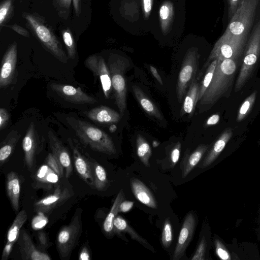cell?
<instances>
[{
  "label": "cell",
  "mask_w": 260,
  "mask_h": 260,
  "mask_svg": "<svg viewBox=\"0 0 260 260\" xmlns=\"http://www.w3.org/2000/svg\"><path fill=\"white\" fill-rule=\"evenodd\" d=\"M212 80L200 101V105H212L232 88L237 69L236 59H217Z\"/></svg>",
  "instance_id": "6da1fadb"
},
{
  "label": "cell",
  "mask_w": 260,
  "mask_h": 260,
  "mask_svg": "<svg viewBox=\"0 0 260 260\" xmlns=\"http://www.w3.org/2000/svg\"><path fill=\"white\" fill-rule=\"evenodd\" d=\"M70 125L81 141L94 151L109 155L116 153L112 139L101 129L82 120H72Z\"/></svg>",
  "instance_id": "7a4b0ae2"
},
{
  "label": "cell",
  "mask_w": 260,
  "mask_h": 260,
  "mask_svg": "<svg viewBox=\"0 0 260 260\" xmlns=\"http://www.w3.org/2000/svg\"><path fill=\"white\" fill-rule=\"evenodd\" d=\"M23 17L38 40L44 48L59 61L66 63L69 57L52 29L46 24L44 19L36 13H25Z\"/></svg>",
  "instance_id": "3957f363"
},
{
  "label": "cell",
  "mask_w": 260,
  "mask_h": 260,
  "mask_svg": "<svg viewBox=\"0 0 260 260\" xmlns=\"http://www.w3.org/2000/svg\"><path fill=\"white\" fill-rule=\"evenodd\" d=\"M112 88L114 92L115 104L122 116L126 108V84L125 73L129 67L126 59L118 55H111L108 60Z\"/></svg>",
  "instance_id": "277c9868"
},
{
  "label": "cell",
  "mask_w": 260,
  "mask_h": 260,
  "mask_svg": "<svg viewBox=\"0 0 260 260\" xmlns=\"http://www.w3.org/2000/svg\"><path fill=\"white\" fill-rule=\"evenodd\" d=\"M258 2L259 0H242L224 33L236 37H247Z\"/></svg>",
  "instance_id": "5b68a950"
},
{
  "label": "cell",
  "mask_w": 260,
  "mask_h": 260,
  "mask_svg": "<svg viewBox=\"0 0 260 260\" xmlns=\"http://www.w3.org/2000/svg\"><path fill=\"white\" fill-rule=\"evenodd\" d=\"M260 55V20L255 25L247 45L235 91L240 90L250 76Z\"/></svg>",
  "instance_id": "8992f818"
},
{
  "label": "cell",
  "mask_w": 260,
  "mask_h": 260,
  "mask_svg": "<svg viewBox=\"0 0 260 260\" xmlns=\"http://www.w3.org/2000/svg\"><path fill=\"white\" fill-rule=\"evenodd\" d=\"M246 40V37H236L223 33L215 43L204 68L215 59H237L242 53Z\"/></svg>",
  "instance_id": "52a82bcc"
},
{
  "label": "cell",
  "mask_w": 260,
  "mask_h": 260,
  "mask_svg": "<svg viewBox=\"0 0 260 260\" xmlns=\"http://www.w3.org/2000/svg\"><path fill=\"white\" fill-rule=\"evenodd\" d=\"M80 214L76 211L70 223L61 228L56 239V245L61 257L70 256L82 233Z\"/></svg>",
  "instance_id": "ba28073f"
},
{
  "label": "cell",
  "mask_w": 260,
  "mask_h": 260,
  "mask_svg": "<svg viewBox=\"0 0 260 260\" xmlns=\"http://www.w3.org/2000/svg\"><path fill=\"white\" fill-rule=\"evenodd\" d=\"M199 70V54L198 51L190 50L187 51L180 70L176 85L178 101L181 103L187 90L196 78Z\"/></svg>",
  "instance_id": "9c48e42d"
},
{
  "label": "cell",
  "mask_w": 260,
  "mask_h": 260,
  "mask_svg": "<svg viewBox=\"0 0 260 260\" xmlns=\"http://www.w3.org/2000/svg\"><path fill=\"white\" fill-rule=\"evenodd\" d=\"M43 144V140L41 139L34 122H31L22 143L24 164L28 170L35 167L37 156L41 151Z\"/></svg>",
  "instance_id": "30bf717a"
},
{
  "label": "cell",
  "mask_w": 260,
  "mask_h": 260,
  "mask_svg": "<svg viewBox=\"0 0 260 260\" xmlns=\"http://www.w3.org/2000/svg\"><path fill=\"white\" fill-rule=\"evenodd\" d=\"M84 64L94 75L99 77L104 95L108 99L113 88L109 69L104 58L91 55L85 59Z\"/></svg>",
  "instance_id": "8fae6325"
},
{
  "label": "cell",
  "mask_w": 260,
  "mask_h": 260,
  "mask_svg": "<svg viewBox=\"0 0 260 260\" xmlns=\"http://www.w3.org/2000/svg\"><path fill=\"white\" fill-rule=\"evenodd\" d=\"M17 61V45L12 43L4 54L1 62L0 87L3 88L12 84L15 75Z\"/></svg>",
  "instance_id": "7c38bea8"
},
{
  "label": "cell",
  "mask_w": 260,
  "mask_h": 260,
  "mask_svg": "<svg viewBox=\"0 0 260 260\" xmlns=\"http://www.w3.org/2000/svg\"><path fill=\"white\" fill-rule=\"evenodd\" d=\"M196 225L192 212L187 214L181 229L177 244L173 255V260L180 259L184 254L193 237Z\"/></svg>",
  "instance_id": "4fadbf2b"
},
{
  "label": "cell",
  "mask_w": 260,
  "mask_h": 260,
  "mask_svg": "<svg viewBox=\"0 0 260 260\" xmlns=\"http://www.w3.org/2000/svg\"><path fill=\"white\" fill-rule=\"evenodd\" d=\"M51 89L65 100L76 104H94L96 102L93 97L84 92L80 87L69 85L52 83Z\"/></svg>",
  "instance_id": "5bb4252c"
},
{
  "label": "cell",
  "mask_w": 260,
  "mask_h": 260,
  "mask_svg": "<svg viewBox=\"0 0 260 260\" xmlns=\"http://www.w3.org/2000/svg\"><path fill=\"white\" fill-rule=\"evenodd\" d=\"M21 259L24 260H50L47 253L38 249L29 235L24 230H21L17 240Z\"/></svg>",
  "instance_id": "9a60e30c"
},
{
  "label": "cell",
  "mask_w": 260,
  "mask_h": 260,
  "mask_svg": "<svg viewBox=\"0 0 260 260\" xmlns=\"http://www.w3.org/2000/svg\"><path fill=\"white\" fill-rule=\"evenodd\" d=\"M71 195L67 188L57 186L53 194L37 201L34 208L38 213H47L67 201Z\"/></svg>",
  "instance_id": "2e32d148"
},
{
  "label": "cell",
  "mask_w": 260,
  "mask_h": 260,
  "mask_svg": "<svg viewBox=\"0 0 260 260\" xmlns=\"http://www.w3.org/2000/svg\"><path fill=\"white\" fill-rule=\"evenodd\" d=\"M49 144L52 153L60 161L64 170L66 178H69L73 171V166L67 149L62 142L51 131L48 132Z\"/></svg>",
  "instance_id": "e0dca14e"
},
{
  "label": "cell",
  "mask_w": 260,
  "mask_h": 260,
  "mask_svg": "<svg viewBox=\"0 0 260 260\" xmlns=\"http://www.w3.org/2000/svg\"><path fill=\"white\" fill-rule=\"evenodd\" d=\"M70 144L73 151L74 165L77 172L88 185L94 188V179L89 159L82 154L72 142Z\"/></svg>",
  "instance_id": "ac0fdd59"
},
{
  "label": "cell",
  "mask_w": 260,
  "mask_h": 260,
  "mask_svg": "<svg viewBox=\"0 0 260 260\" xmlns=\"http://www.w3.org/2000/svg\"><path fill=\"white\" fill-rule=\"evenodd\" d=\"M130 185L134 196L138 201L150 208H157V203L153 194L141 181L136 178H132Z\"/></svg>",
  "instance_id": "d6986e66"
},
{
  "label": "cell",
  "mask_w": 260,
  "mask_h": 260,
  "mask_svg": "<svg viewBox=\"0 0 260 260\" xmlns=\"http://www.w3.org/2000/svg\"><path fill=\"white\" fill-rule=\"evenodd\" d=\"M86 114L92 121L101 123H116L122 117L117 112L105 106L95 107L86 112Z\"/></svg>",
  "instance_id": "ffe728a7"
},
{
  "label": "cell",
  "mask_w": 260,
  "mask_h": 260,
  "mask_svg": "<svg viewBox=\"0 0 260 260\" xmlns=\"http://www.w3.org/2000/svg\"><path fill=\"white\" fill-rule=\"evenodd\" d=\"M20 189V181L17 174L13 171L9 172L6 178V191L15 212L19 209Z\"/></svg>",
  "instance_id": "44dd1931"
},
{
  "label": "cell",
  "mask_w": 260,
  "mask_h": 260,
  "mask_svg": "<svg viewBox=\"0 0 260 260\" xmlns=\"http://www.w3.org/2000/svg\"><path fill=\"white\" fill-rule=\"evenodd\" d=\"M233 135L231 128L226 129L216 141L212 148L203 161L201 167L204 168L211 165L225 147Z\"/></svg>",
  "instance_id": "7402d4cb"
},
{
  "label": "cell",
  "mask_w": 260,
  "mask_h": 260,
  "mask_svg": "<svg viewBox=\"0 0 260 260\" xmlns=\"http://www.w3.org/2000/svg\"><path fill=\"white\" fill-rule=\"evenodd\" d=\"M133 92L143 110L149 115L162 120L163 117L157 106L145 94L141 88L136 85L132 86Z\"/></svg>",
  "instance_id": "603a6c76"
},
{
  "label": "cell",
  "mask_w": 260,
  "mask_h": 260,
  "mask_svg": "<svg viewBox=\"0 0 260 260\" xmlns=\"http://www.w3.org/2000/svg\"><path fill=\"white\" fill-rule=\"evenodd\" d=\"M200 84L198 79L196 78L190 85L185 95L182 108L180 110V116L188 114L190 116L193 114L196 105L199 101Z\"/></svg>",
  "instance_id": "cb8c5ba5"
},
{
  "label": "cell",
  "mask_w": 260,
  "mask_h": 260,
  "mask_svg": "<svg viewBox=\"0 0 260 260\" xmlns=\"http://www.w3.org/2000/svg\"><path fill=\"white\" fill-rule=\"evenodd\" d=\"M20 135L16 131H11L1 143L0 166L2 167L11 155Z\"/></svg>",
  "instance_id": "d4e9b609"
},
{
  "label": "cell",
  "mask_w": 260,
  "mask_h": 260,
  "mask_svg": "<svg viewBox=\"0 0 260 260\" xmlns=\"http://www.w3.org/2000/svg\"><path fill=\"white\" fill-rule=\"evenodd\" d=\"M124 200V193L123 190L121 189L117 194L110 212L107 215L103 223V229L108 235H110L113 231L114 220L119 212L120 204Z\"/></svg>",
  "instance_id": "484cf974"
},
{
  "label": "cell",
  "mask_w": 260,
  "mask_h": 260,
  "mask_svg": "<svg viewBox=\"0 0 260 260\" xmlns=\"http://www.w3.org/2000/svg\"><path fill=\"white\" fill-rule=\"evenodd\" d=\"M207 149V145H200L194 151L189 155L183 164L182 171L183 178L186 177L199 163Z\"/></svg>",
  "instance_id": "4316f807"
},
{
  "label": "cell",
  "mask_w": 260,
  "mask_h": 260,
  "mask_svg": "<svg viewBox=\"0 0 260 260\" xmlns=\"http://www.w3.org/2000/svg\"><path fill=\"white\" fill-rule=\"evenodd\" d=\"M27 215L24 210L17 214L7 233V242L15 243L19 236L21 229L27 220Z\"/></svg>",
  "instance_id": "83f0119b"
},
{
  "label": "cell",
  "mask_w": 260,
  "mask_h": 260,
  "mask_svg": "<svg viewBox=\"0 0 260 260\" xmlns=\"http://www.w3.org/2000/svg\"><path fill=\"white\" fill-rule=\"evenodd\" d=\"M113 231L127 233L131 236L132 239L141 243L145 246L148 245L147 241L134 231L126 221L120 216H117L114 220Z\"/></svg>",
  "instance_id": "f1b7e54d"
},
{
  "label": "cell",
  "mask_w": 260,
  "mask_h": 260,
  "mask_svg": "<svg viewBox=\"0 0 260 260\" xmlns=\"http://www.w3.org/2000/svg\"><path fill=\"white\" fill-rule=\"evenodd\" d=\"M94 179V188L103 190L108 184L107 173L104 168L93 159L89 160Z\"/></svg>",
  "instance_id": "f546056e"
},
{
  "label": "cell",
  "mask_w": 260,
  "mask_h": 260,
  "mask_svg": "<svg viewBox=\"0 0 260 260\" xmlns=\"http://www.w3.org/2000/svg\"><path fill=\"white\" fill-rule=\"evenodd\" d=\"M137 155L142 162L147 167H150L149 159L152 154L150 145L141 135L136 139Z\"/></svg>",
  "instance_id": "4dcf8cb0"
},
{
  "label": "cell",
  "mask_w": 260,
  "mask_h": 260,
  "mask_svg": "<svg viewBox=\"0 0 260 260\" xmlns=\"http://www.w3.org/2000/svg\"><path fill=\"white\" fill-rule=\"evenodd\" d=\"M159 13L162 30L164 32H167L173 19V4L170 2H164L160 7Z\"/></svg>",
  "instance_id": "1f68e13d"
},
{
  "label": "cell",
  "mask_w": 260,
  "mask_h": 260,
  "mask_svg": "<svg viewBox=\"0 0 260 260\" xmlns=\"http://www.w3.org/2000/svg\"><path fill=\"white\" fill-rule=\"evenodd\" d=\"M59 177L47 164L40 167L36 174V179L40 182L46 184L56 183L58 181Z\"/></svg>",
  "instance_id": "d6a6232c"
},
{
  "label": "cell",
  "mask_w": 260,
  "mask_h": 260,
  "mask_svg": "<svg viewBox=\"0 0 260 260\" xmlns=\"http://www.w3.org/2000/svg\"><path fill=\"white\" fill-rule=\"evenodd\" d=\"M217 60L215 59L211 61L207 67L204 78L200 85L199 101H200L203 96L212 80L217 65Z\"/></svg>",
  "instance_id": "836d02e7"
},
{
  "label": "cell",
  "mask_w": 260,
  "mask_h": 260,
  "mask_svg": "<svg viewBox=\"0 0 260 260\" xmlns=\"http://www.w3.org/2000/svg\"><path fill=\"white\" fill-rule=\"evenodd\" d=\"M14 14L13 0H4L0 5V26H4Z\"/></svg>",
  "instance_id": "e575fe53"
},
{
  "label": "cell",
  "mask_w": 260,
  "mask_h": 260,
  "mask_svg": "<svg viewBox=\"0 0 260 260\" xmlns=\"http://www.w3.org/2000/svg\"><path fill=\"white\" fill-rule=\"evenodd\" d=\"M63 41L65 44L68 57L74 59L76 54V46L73 34L69 28L64 29L61 31Z\"/></svg>",
  "instance_id": "d590c367"
},
{
  "label": "cell",
  "mask_w": 260,
  "mask_h": 260,
  "mask_svg": "<svg viewBox=\"0 0 260 260\" xmlns=\"http://www.w3.org/2000/svg\"><path fill=\"white\" fill-rule=\"evenodd\" d=\"M256 94V91H254L243 102L238 111L237 121H241L247 116L255 102Z\"/></svg>",
  "instance_id": "8d00e7d4"
},
{
  "label": "cell",
  "mask_w": 260,
  "mask_h": 260,
  "mask_svg": "<svg viewBox=\"0 0 260 260\" xmlns=\"http://www.w3.org/2000/svg\"><path fill=\"white\" fill-rule=\"evenodd\" d=\"M72 1L52 0L53 5L58 15L64 20H67L69 16Z\"/></svg>",
  "instance_id": "74e56055"
},
{
  "label": "cell",
  "mask_w": 260,
  "mask_h": 260,
  "mask_svg": "<svg viewBox=\"0 0 260 260\" xmlns=\"http://www.w3.org/2000/svg\"><path fill=\"white\" fill-rule=\"evenodd\" d=\"M46 164L48 165L59 177H62L64 174V168L60 161L52 153H49L46 157Z\"/></svg>",
  "instance_id": "f35d334b"
},
{
  "label": "cell",
  "mask_w": 260,
  "mask_h": 260,
  "mask_svg": "<svg viewBox=\"0 0 260 260\" xmlns=\"http://www.w3.org/2000/svg\"><path fill=\"white\" fill-rule=\"evenodd\" d=\"M172 238V228L170 220L168 218L165 221L161 236V242L164 247L168 248L170 246Z\"/></svg>",
  "instance_id": "ab89813d"
},
{
  "label": "cell",
  "mask_w": 260,
  "mask_h": 260,
  "mask_svg": "<svg viewBox=\"0 0 260 260\" xmlns=\"http://www.w3.org/2000/svg\"><path fill=\"white\" fill-rule=\"evenodd\" d=\"M48 222V219L43 213H38L32 220L31 226L35 230L44 227Z\"/></svg>",
  "instance_id": "60d3db41"
},
{
  "label": "cell",
  "mask_w": 260,
  "mask_h": 260,
  "mask_svg": "<svg viewBox=\"0 0 260 260\" xmlns=\"http://www.w3.org/2000/svg\"><path fill=\"white\" fill-rule=\"evenodd\" d=\"M206 248V243L204 237H203L200 241L195 253L193 255L191 260L205 259V254Z\"/></svg>",
  "instance_id": "b9f144b4"
},
{
  "label": "cell",
  "mask_w": 260,
  "mask_h": 260,
  "mask_svg": "<svg viewBox=\"0 0 260 260\" xmlns=\"http://www.w3.org/2000/svg\"><path fill=\"white\" fill-rule=\"evenodd\" d=\"M181 144L178 142L173 147L170 153V160L172 166H174L178 162L180 155Z\"/></svg>",
  "instance_id": "7bdbcfd3"
},
{
  "label": "cell",
  "mask_w": 260,
  "mask_h": 260,
  "mask_svg": "<svg viewBox=\"0 0 260 260\" xmlns=\"http://www.w3.org/2000/svg\"><path fill=\"white\" fill-rule=\"evenodd\" d=\"M37 238L39 244L42 247L47 248L50 246L51 243L45 232L42 231H39L37 234Z\"/></svg>",
  "instance_id": "ee69618b"
},
{
  "label": "cell",
  "mask_w": 260,
  "mask_h": 260,
  "mask_svg": "<svg viewBox=\"0 0 260 260\" xmlns=\"http://www.w3.org/2000/svg\"><path fill=\"white\" fill-rule=\"evenodd\" d=\"M241 1L242 0H228V16L229 18H231L233 17Z\"/></svg>",
  "instance_id": "f6af8a7d"
},
{
  "label": "cell",
  "mask_w": 260,
  "mask_h": 260,
  "mask_svg": "<svg viewBox=\"0 0 260 260\" xmlns=\"http://www.w3.org/2000/svg\"><path fill=\"white\" fill-rule=\"evenodd\" d=\"M10 115L8 111L4 108L0 109V129L5 127L9 120Z\"/></svg>",
  "instance_id": "bcb514c9"
},
{
  "label": "cell",
  "mask_w": 260,
  "mask_h": 260,
  "mask_svg": "<svg viewBox=\"0 0 260 260\" xmlns=\"http://www.w3.org/2000/svg\"><path fill=\"white\" fill-rule=\"evenodd\" d=\"M216 252L218 257L222 259H230L229 253L223 248L220 242L218 241H216Z\"/></svg>",
  "instance_id": "7dc6e473"
},
{
  "label": "cell",
  "mask_w": 260,
  "mask_h": 260,
  "mask_svg": "<svg viewBox=\"0 0 260 260\" xmlns=\"http://www.w3.org/2000/svg\"><path fill=\"white\" fill-rule=\"evenodd\" d=\"M5 26L9 27L10 28L14 30L17 33L24 37H29L30 36L29 32L25 28H23V27L20 25H18L17 24H14L11 25H5Z\"/></svg>",
  "instance_id": "c3c4849f"
},
{
  "label": "cell",
  "mask_w": 260,
  "mask_h": 260,
  "mask_svg": "<svg viewBox=\"0 0 260 260\" xmlns=\"http://www.w3.org/2000/svg\"><path fill=\"white\" fill-rule=\"evenodd\" d=\"M15 243L14 242H7L3 249L2 255V260H7L8 259L13 249V245Z\"/></svg>",
  "instance_id": "681fc988"
},
{
  "label": "cell",
  "mask_w": 260,
  "mask_h": 260,
  "mask_svg": "<svg viewBox=\"0 0 260 260\" xmlns=\"http://www.w3.org/2000/svg\"><path fill=\"white\" fill-rule=\"evenodd\" d=\"M133 202L123 200L120 204L119 207V212H127L133 208Z\"/></svg>",
  "instance_id": "f907efd6"
},
{
  "label": "cell",
  "mask_w": 260,
  "mask_h": 260,
  "mask_svg": "<svg viewBox=\"0 0 260 260\" xmlns=\"http://www.w3.org/2000/svg\"><path fill=\"white\" fill-rule=\"evenodd\" d=\"M142 2L145 16L148 17L151 11L152 0H142Z\"/></svg>",
  "instance_id": "816d5d0a"
},
{
  "label": "cell",
  "mask_w": 260,
  "mask_h": 260,
  "mask_svg": "<svg viewBox=\"0 0 260 260\" xmlns=\"http://www.w3.org/2000/svg\"><path fill=\"white\" fill-rule=\"evenodd\" d=\"M79 260H89L90 259V253L86 247H84L81 250L79 256Z\"/></svg>",
  "instance_id": "f5cc1de1"
},
{
  "label": "cell",
  "mask_w": 260,
  "mask_h": 260,
  "mask_svg": "<svg viewBox=\"0 0 260 260\" xmlns=\"http://www.w3.org/2000/svg\"><path fill=\"white\" fill-rule=\"evenodd\" d=\"M220 119V116L217 114L211 115L206 121V124L207 125H212L216 124L218 122Z\"/></svg>",
  "instance_id": "db71d44e"
},
{
  "label": "cell",
  "mask_w": 260,
  "mask_h": 260,
  "mask_svg": "<svg viewBox=\"0 0 260 260\" xmlns=\"http://www.w3.org/2000/svg\"><path fill=\"white\" fill-rule=\"evenodd\" d=\"M74 9L77 16H79L81 14L80 0H72Z\"/></svg>",
  "instance_id": "11a10c76"
},
{
  "label": "cell",
  "mask_w": 260,
  "mask_h": 260,
  "mask_svg": "<svg viewBox=\"0 0 260 260\" xmlns=\"http://www.w3.org/2000/svg\"><path fill=\"white\" fill-rule=\"evenodd\" d=\"M150 70L153 75V76L155 77V78L157 80V81L161 84L163 85V82L162 79L160 75H159L157 70L152 66H150Z\"/></svg>",
  "instance_id": "9f6ffc18"
},
{
  "label": "cell",
  "mask_w": 260,
  "mask_h": 260,
  "mask_svg": "<svg viewBox=\"0 0 260 260\" xmlns=\"http://www.w3.org/2000/svg\"><path fill=\"white\" fill-rule=\"evenodd\" d=\"M116 129H117V127H116V126L115 124H111V125L110 126L109 128V129L110 132H111V133H114V132H115V131L116 130Z\"/></svg>",
  "instance_id": "6f0895ef"
}]
</instances>
